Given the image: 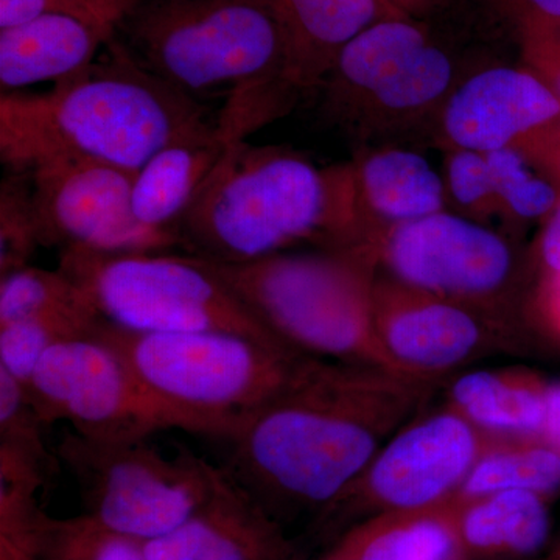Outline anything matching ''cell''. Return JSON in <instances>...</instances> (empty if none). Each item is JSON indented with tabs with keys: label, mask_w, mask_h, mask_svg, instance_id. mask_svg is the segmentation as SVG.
<instances>
[{
	"label": "cell",
	"mask_w": 560,
	"mask_h": 560,
	"mask_svg": "<svg viewBox=\"0 0 560 560\" xmlns=\"http://www.w3.org/2000/svg\"><path fill=\"white\" fill-rule=\"evenodd\" d=\"M440 383L302 357L283 388L230 438L228 474L276 521H312L385 442L427 410Z\"/></svg>",
	"instance_id": "obj_1"
},
{
	"label": "cell",
	"mask_w": 560,
	"mask_h": 560,
	"mask_svg": "<svg viewBox=\"0 0 560 560\" xmlns=\"http://www.w3.org/2000/svg\"><path fill=\"white\" fill-rule=\"evenodd\" d=\"M219 131V119L131 57L117 35L79 75L40 94L0 95V160L27 172L86 160L138 172L172 143Z\"/></svg>",
	"instance_id": "obj_2"
},
{
	"label": "cell",
	"mask_w": 560,
	"mask_h": 560,
	"mask_svg": "<svg viewBox=\"0 0 560 560\" xmlns=\"http://www.w3.org/2000/svg\"><path fill=\"white\" fill-rule=\"evenodd\" d=\"M178 235L187 254L223 264H246L301 245L353 248L349 164L319 168L298 151L234 140Z\"/></svg>",
	"instance_id": "obj_3"
},
{
	"label": "cell",
	"mask_w": 560,
	"mask_h": 560,
	"mask_svg": "<svg viewBox=\"0 0 560 560\" xmlns=\"http://www.w3.org/2000/svg\"><path fill=\"white\" fill-rule=\"evenodd\" d=\"M116 35L143 68L190 97L226 94L217 117L224 142L296 105L285 88V39L260 0H143Z\"/></svg>",
	"instance_id": "obj_4"
},
{
	"label": "cell",
	"mask_w": 560,
	"mask_h": 560,
	"mask_svg": "<svg viewBox=\"0 0 560 560\" xmlns=\"http://www.w3.org/2000/svg\"><path fill=\"white\" fill-rule=\"evenodd\" d=\"M208 261L290 349L397 374L375 331L378 265L370 250H289L246 264Z\"/></svg>",
	"instance_id": "obj_5"
},
{
	"label": "cell",
	"mask_w": 560,
	"mask_h": 560,
	"mask_svg": "<svg viewBox=\"0 0 560 560\" xmlns=\"http://www.w3.org/2000/svg\"><path fill=\"white\" fill-rule=\"evenodd\" d=\"M94 335L125 360L194 434L230 441L283 388L302 353L228 331L153 334L101 323Z\"/></svg>",
	"instance_id": "obj_6"
},
{
	"label": "cell",
	"mask_w": 560,
	"mask_h": 560,
	"mask_svg": "<svg viewBox=\"0 0 560 560\" xmlns=\"http://www.w3.org/2000/svg\"><path fill=\"white\" fill-rule=\"evenodd\" d=\"M58 268L113 326L153 334L228 331L293 350L194 254L61 250Z\"/></svg>",
	"instance_id": "obj_7"
},
{
	"label": "cell",
	"mask_w": 560,
	"mask_h": 560,
	"mask_svg": "<svg viewBox=\"0 0 560 560\" xmlns=\"http://www.w3.org/2000/svg\"><path fill=\"white\" fill-rule=\"evenodd\" d=\"M79 485L86 512L106 528L140 541L171 533L226 480L187 448L164 455L147 440H105L66 431L55 447Z\"/></svg>",
	"instance_id": "obj_8"
},
{
	"label": "cell",
	"mask_w": 560,
	"mask_h": 560,
	"mask_svg": "<svg viewBox=\"0 0 560 560\" xmlns=\"http://www.w3.org/2000/svg\"><path fill=\"white\" fill-rule=\"evenodd\" d=\"M456 84L451 54L425 24L401 16L350 40L319 91L331 124L371 138L440 113Z\"/></svg>",
	"instance_id": "obj_9"
},
{
	"label": "cell",
	"mask_w": 560,
	"mask_h": 560,
	"mask_svg": "<svg viewBox=\"0 0 560 560\" xmlns=\"http://www.w3.org/2000/svg\"><path fill=\"white\" fill-rule=\"evenodd\" d=\"M495 436L445 404L394 433L360 477L312 521L315 539L334 541L386 512L423 510L455 499Z\"/></svg>",
	"instance_id": "obj_10"
},
{
	"label": "cell",
	"mask_w": 560,
	"mask_h": 560,
	"mask_svg": "<svg viewBox=\"0 0 560 560\" xmlns=\"http://www.w3.org/2000/svg\"><path fill=\"white\" fill-rule=\"evenodd\" d=\"M361 248L375 257L378 271L405 285L514 320L518 260L488 224L445 209L383 230Z\"/></svg>",
	"instance_id": "obj_11"
},
{
	"label": "cell",
	"mask_w": 560,
	"mask_h": 560,
	"mask_svg": "<svg viewBox=\"0 0 560 560\" xmlns=\"http://www.w3.org/2000/svg\"><path fill=\"white\" fill-rule=\"evenodd\" d=\"M24 386L47 427L68 422L77 433L105 440H147L162 430L194 433L94 334L51 348Z\"/></svg>",
	"instance_id": "obj_12"
},
{
	"label": "cell",
	"mask_w": 560,
	"mask_h": 560,
	"mask_svg": "<svg viewBox=\"0 0 560 560\" xmlns=\"http://www.w3.org/2000/svg\"><path fill=\"white\" fill-rule=\"evenodd\" d=\"M374 326L397 374L440 385L474 361L521 350L515 320L381 272L374 287Z\"/></svg>",
	"instance_id": "obj_13"
},
{
	"label": "cell",
	"mask_w": 560,
	"mask_h": 560,
	"mask_svg": "<svg viewBox=\"0 0 560 560\" xmlns=\"http://www.w3.org/2000/svg\"><path fill=\"white\" fill-rule=\"evenodd\" d=\"M25 173L31 176L40 245L46 248L101 254L180 248L178 238L136 220L131 208L136 172L102 162L55 160Z\"/></svg>",
	"instance_id": "obj_14"
},
{
	"label": "cell",
	"mask_w": 560,
	"mask_h": 560,
	"mask_svg": "<svg viewBox=\"0 0 560 560\" xmlns=\"http://www.w3.org/2000/svg\"><path fill=\"white\" fill-rule=\"evenodd\" d=\"M560 119V98L526 68L492 66L459 81L440 110L447 150L521 149Z\"/></svg>",
	"instance_id": "obj_15"
},
{
	"label": "cell",
	"mask_w": 560,
	"mask_h": 560,
	"mask_svg": "<svg viewBox=\"0 0 560 560\" xmlns=\"http://www.w3.org/2000/svg\"><path fill=\"white\" fill-rule=\"evenodd\" d=\"M142 544L150 560H301L282 523L230 474L187 521Z\"/></svg>",
	"instance_id": "obj_16"
},
{
	"label": "cell",
	"mask_w": 560,
	"mask_h": 560,
	"mask_svg": "<svg viewBox=\"0 0 560 560\" xmlns=\"http://www.w3.org/2000/svg\"><path fill=\"white\" fill-rule=\"evenodd\" d=\"M287 47L285 88L294 101L319 91L342 49L377 22L407 16L388 0H260Z\"/></svg>",
	"instance_id": "obj_17"
},
{
	"label": "cell",
	"mask_w": 560,
	"mask_h": 560,
	"mask_svg": "<svg viewBox=\"0 0 560 560\" xmlns=\"http://www.w3.org/2000/svg\"><path fill=\"white\" fill-rule=\"evenodd\" d=\"M348 164L357 220L355 246L390 226L447 209L444 176L415 151L364 149Z\"/></svg>",
	"instance_id": "obj_18"
},
{
	"label": "cell",
	"mask_w": 560,
	"mask_h": 560,
	"mask_svg": "<svg viewBox=\"0 0 560 560\" xmlns=\"http://www.w3.org/2000/svg\"><path fill=\"white\" fill-rule=\"evenodd\" d=\"M116 25L72 14H44L0 31V91L57 84L90 68L116 36Z\"/></svg>",
	"instance_id": "obj_19"
},
{
	"label": "cell",
	"mask_w": 560,
	"mask_h": 560,
	"mask_svg": "<svg viewBox=\"0 0 560 560\" xmlns=\"http://www.w3.org/2000/svg\"><path fill=\"white\" fill-rule=\"evenodd\" d=\"M228 145L215 131L179 140L158 151L136 172L131 191L136 220L151 231L179 241L180 221L201 194Z\"/></svg>",
	"instance_id": "obj_20"
},
{
	"label": "cell",
	"mask_w": 560,
	"mask_h": 560,
	"mask_svg": "<svg viewBox=\"0 0 560 560\" xmlns=\"http://www.w3.org/2000/svg\"><path fill=\"white\" fill-rule=\"evenodd\" d=\"M455 501L464 560L528 559L550 539L551 499L540 493L503 490Z\"/></svg>",
	"instance_id": "obj_21"
},
{
	"label": "cell",
	"mask_w": 560,
	"mask_h": 560,
	"mask_svg": "<svg viewBox=\"0 0 560 560\" xmlns=\"http://www.w3.org/2000/svg\"><path fill=\"white\" fill-rule=\"evenodd\" d=\"M318 560H464L456 501L374 515L345 530Z\"/></svg>",
	"instance_id": "obj_22"
},
{
	"label": "cell",
	"mask_w": 560,
	"mask_h": 560,
	"mask_svg": "<svg viewBox=\"0 0 560 560\" xmlns=\"http://www.w3.org/2000/svg\"><path fill=\"white\" fill-rule=\"evenodd\" d=\"M550 382L528 368L478 370L453 375V410L495 438H539Z\"/></svg>",
	"instance_id": "obj_23"
},
{
	"label": "cell",
	"mask_w": 560,
	"mask_h": 560,
	"mask_svg": "<svg viewBox=\"0 0 560 560\" xmlns=\"http://www.w3.org/2000/svg\"><path fill=\"white\" fill-rule=\"evenodd\" d=\"M503 490H529L552 499L560 492V453L539 438H497L456 497L474 499Z\"/></svg>",
	"instance_id": "obj_24"
},
{
	"label": "cell",
	"mask_w": 560,
	"mask_h": 560,
	"mask_svg": "<svg viewBox=\"0 0 560 560\" xmlns=\"http://www.w3.org/2000/svg\"><path fill=\"white\" fill-rule=\"evenodd\" d=\"M98 323L101 318L92 308L79 307L43 313L0 327V368L27 385L51 348L94 334Z\"/></svg>",
	"instance_id": "obj_25"
},
{
	"label": "cell",
	"mask_w": 560,
	"mask_h": 560,
	"mask_svg": "<svg viewBox=\"0 0 560 560\" xmlns=\"http://www.w3.org/2000/svg\"><path fill=\"white\" fill-rule=\"evenodd\" d=\"M40 560H150L142 541L106 528L88 514L39 522Z\"/></svg>",
	"instance_id": "obj_26"
},
{
	"label": "cell",
	"mask_w": 560,
	"mask_h": 560,
	"mask_svg": "<svg viewBox=\"0 0 560 560\" xmlns=\"http://www.w3.org/2000/svg\"><path fill=\"white\" fill-rule=\"evenodd\" d=\"M504 223L547 220L560 200L555 184L537 173L522 151L485 153Z\"/></svg>",
	"instance_id": "obj_27"
},
{
	"label": "cell",
	"mask_w": 560,
	"mask_h": 560,
	"mask_svg": "<svg viewBox=\"0 0 560 560\" xmlns=\"http://www.w3.org/2000/svg\"><path fill=\"white\" fill-rule=\"evenodd\" d=\"M92 308L60 268H21L0 278V327L62 308ZM98 316V315H97Z\"/></svg>",
	"instance_id": "obj_28"
},
{
	"label": "cell",
	"mask_w": 560,
	"mask_h": 560,
	"mask_svg": "<svg viewBox=\"0 0 560 560\" xmlns=\"http://www.w3.org/2000/svg\"><path fill=\"white\" fill-rule=\"evenodd\" d=\"M46 422L27 389L0 368V452L10 453L54 477L60 464L57 453L47 445Z\"/></svg>",
	"instance_id": "obj_29"
},
{
	"label": "cell",
	"mask_w": 560,
	"mask_h": 560,
	"mask_svg": "<svg viewBox=\"0 0 560 560\" xmlns=\"http://www.w3.org/2000/svg\"><path fill=\"white\" fill-rule=\"evenodd\" d=\"M40 246L31 176L9 171L0 184V278L28 267Z\"/></svg>",
	"instance_id": "obj_30"
},
{
	"label": "cell",
	"mask_w": 560,
	"mask_h": 560,
	"mask_svg": "<svg viewBox=\"0 0 560 560\" xmlns=\"http://www.w3.org/2000/svg\"><path fill=\"white\" fill-rule=\"evenodd\" d=\"M444 183L447 200L460 215L488 226L493 221H503L485 153L447 150Z\"/></svg>",
	"instance_id": "obj_31"
},
{
	"label": "cell",
	"mask_w": 560,
	"mask_h": 560,
	"mask_svg": "<svg viewBox=\"0 0 560 560\" xmlns=\"http://www.w3.org/2000/svg\"><path fill=\"white\" fill-rule=\"evenodd\" d=\"M143 0H0V31L44 14H72L108 22L121 21Z\"/></svg>",
	"instance_id": "obj_32"
},
{
	"label": "cell",
	"mask_w": 560,
	"mask_h": 560,
	"mask_svg": "<svg viewBox=\"0 0 560 560\" xmlns=\"http://www.w3.org/2000/svg\"><path fill=\"white\" fill-rule=\"evenodd\" d=\"M523 68L560 98V21H518Z\"/></svg>",
	"instance_id": "obj_33"
},
{
	"label": "cell",
	"mask_w": 560,
	"mask_h": 560,
	"mask_svg": "<svg viewBox=\"0 0 560 560\" xmlns=\"http://www.w3.org/2000/svg\"><path fill=\"white\" fill-rule=\"evenodd\" d=\"M530 308L541 331L560 345V275L541 276Z\"/></svg>",
	"instance_id": "obj_34"
},
{
	"label": "cell",
	"mask_w": 560,
	"mask_h": 560,
	"mask_svg": "<svg viewBox=\"0 0 560 560\" xmlns=\"http://www.w3.org/2000/svg\"><path fill=\"white\" fill-rule=\"evenodd\" d=\"M530 164L560 179V127L559 120L545 128L517 149Z\"/></svg>",
	"instance_id": "obj_35"
},
{
	"label": "cell",
	"mask_w": 560,
	"mask_h": 560,
	"mask_svg": "<svg viewBox=\"0 0 560 560\" xmlns=\"http://www.w3.org/2000/svg\"><path fill=\"white\" fill-rule=\"evenodd\" d=\"M537 259L541 276L560 275V200L545 221L539 242H537Z\"/></svg>",
	"instance_id": "obj_36"
},
{
	"label": "cell",
	"mask_w": 560,
	"mask_h": 560,
	"mask_svg": "<svg viewBox=\"0 0 560 560\" xmlns=\"http://www.w3.org/2000/svg\"><path fill=\"white\" fill-rule=\"evenodd\" d=\"M38 530H0V560H40Z\"/></svg>",
	"instance_id": "obj_37"
},
{
	"label": "cell",
	"mask_w": 560,
	"mask_h": 560,
	"mask_svg": "<svg viewBox=\"0 0 560 560\" xmlns=\"http://www.w3.org/2000/svg\"><path fill=\"white\" fill-rule=\"evenodd\" d=\"M540 440L560 453V382H550Z\"/></svg>",
	"instance_id": "obj_38"
},
{
	"label": "cell",
	"mask_w": 560,
	"mask_h": 560,
	"mask_svg": "<svg viewBox=\"0 0 560 560\" xmlns=\"http://www.w3.org/2000/svg\"><path fill=\"white\" fill-rule=\"evenodd\" d=\"M518 21H560V0H506Z\"/></svg>",
	"instance_id": "obj_39"
},
{
	"label": "cell",
	"mask_w": 560,
	"mask_h": 560,
	"mask_svg": "<svg viewBox=\"0 0 560 560\" xmlns=\"http://www.w3.org/2000/svg\"><path fill=\"white\" fill-rule=\"evenodd\" d=\"M388 2L407 16L422 20L429 16L431 11L440 9L444 0H388Z\"/></svg>",
	"instance_id": "obj_40"
},
{
	"label": "cell",
	"mask_w": 560,
	"mask_h": 560,
	"mask_svg": "<svg viewBox=\"0 0 560 560\" xmlns=\"http://www.w3.org/2000/svg\"><path fill=\"white\" fill-rule=\"evenodd\" d=\"M545 560H560V545H559V548L558 550H556L555 552H552L551 556H548L547 559Z\"/></svg>",
	"instance_id": "obj_41"
}]
</instances>
